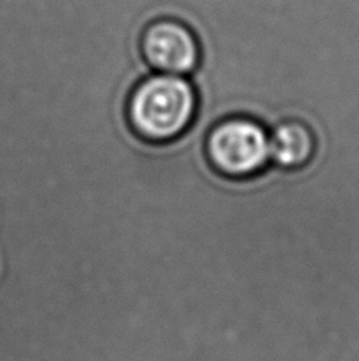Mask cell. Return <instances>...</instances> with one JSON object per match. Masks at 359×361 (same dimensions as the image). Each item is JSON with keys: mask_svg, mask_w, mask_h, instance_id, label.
Here are the masks:
<instances>
[{"mask_svg": "<svg viewBox=\"0 0 359 361\" xmlns=\"http://www.w3.org/2000/svg\"><path fill=\"white\" fill-rule=\"evenodd\" d=\"M206 157L210 166L228 179L253 178L271 162L269 133L253 119H225L210 128Z\"/></svg>", "mask_w": 359, "mask_h": 361, "instance_id": "cell-2", "label": "cell"}, {"mask_svg": "<svg viewBox=\"0 0 359 361\" xmlns=\"http://www.w3.org/2000/svg\"><path fill=\"white\" fill-rule=\"evenodd\" d=\"M271 162L288 171L301 170L312 162L317 138L312 128L301 121H285L269 133Z\"/></svg>", "mask_w": 359, "mask_h": 361, "instance_id": "cell-4", "label": "cell"}, {"mask_svg": "<svg viewBox=\"0 0 359 361\" xmlns=\"http://www.w3.org/2000/svg\"><path fill=\"white\" fill-rule=\"evenodd\" d=\"M198 97L185 76L158 73L141 80L127 97L132 132L149 145L176 141L194 124Z\"/></svg>", "mask_w": 359, "mask_h": 361, "instance_id": "cell-1", "label": "cell"}, {"mask_svg": "<svg viewBox=\"0 0 359 361\" xmlns=\"http://www.w3.org/2000/svg\"><path fill=\"white\" fill-rule=\"evenodd\" d=\"M141 51L152 68L166 75H190L201 61L195 32L176 19H160L147 25L141 38Z\"/></svg>", "mask_w": 359, "mask_h": 361, "instance_id": "cell-3", "label": "cell"}]
</instances>
